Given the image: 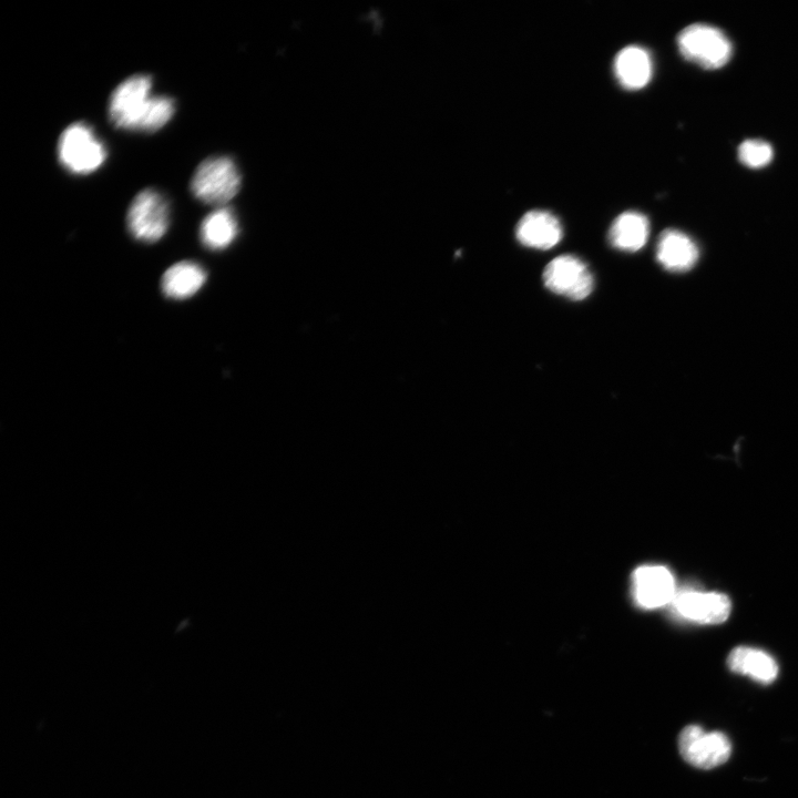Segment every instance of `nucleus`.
<instances>
[{
  "label": "nucleus",
  "instance_id": "obj_1",
  "mask_svg": "<svg viewBox=\"0 0 798 798\" xmlns=\"http://www.w3.org/2000/svg\"><path fill=\"white\" fill-rule=\"evenodd\" d=\"M108 112L117 129L152 133L172 119L175 102L167 95L152 94L150 75L134 74L114 89Z\"/></svg>",
  "mask_w": 798,
  "mask_h": 798
},
{
  "label": "nucleus",
  "instance_id": "obj_15",
  "mask_svg": "<svg viewBox=\"0 0 798 798\" xmlns=\"http://www.w3.org/2000/svg\"><path fill=\"white\" fill-rule=\"evenodd\" d=\"M206 280V272L194 262H180L164 274L161 286L164 295L172 299H186L195 295Z\"/></svg>",
  "mask_w": 798,
  "mask_h": 798
},
{
  "label": "nucleus",
  "instance_id": "obj_10",
  "mask_svg": "<svg viewBox=\"0 0 798 798\" xmlns=\"http://www.w3.org/2000/svg\"><path fill=\"white\" fill-rule=\"evenodd\" d=\"M515 236L523 246L550 249L562 239L563 227L560 219L551 212L532 209L519 219Z\"/></svg>",
  "mask_w": 798,
  "mask_h": 798
},
{
  "label": "nucleus",
  "instance_id": "obj_11",
  "mask_svg": "<svg viewBox=\"0 0 798 798\" xmlns=\"http://www.w3.org/2000/svg\"><path fill=\"white\" fill-rule=\"evenodd\" d=\"M699 256L694 241L677 229L664 231L657 242V262L667 270L681 273L690 269Z\"/></svg>",
  "mask_w": 798,
  "mask_h": 798
},
{
  "label": "nucleus",
  "instance_id": "obj_8",
  "mask_svg": "<svg viewBox=\"0 0 798 798\" xmlns=\"http://www.w3.org/2000/svg\"><path fill=\"white\" fill-rule=\"evenodd\" d=\"M672 602L679 615L700 624L723 623L732 610L729 597L719 592L683 590L675 594Z\"/></svg>",
  "mask_w": 798,
  "mask_h": 798
},
{
  "label": "nucleus",
  "instance_id": "obj_16",
  "mask_svg": "<svg viewBox=\"0 0 798 798\" xmlns=\"http://www.w3.org/2000/svg\"><path fill=\"white\" fill-rule=\"evenodd\" d=\"M237 234L238 224L233 211L222 206L209 213L200 228L201 241L209 249L226 248Z\"/></svg>",
  "mask_w": 798,
  "mask_h": 798
},
{
  "label": "nucleus",
  "instance_id": "obj_7",
  "mask_svg": "<svg viewBox=\"0 0 798 798\" xmlns=\"http://www.w3.org/2000/svg\"><path fill=\"white\" fill-rule=\"evenodd\" d=\"M544 286L554 294L572 300H583L593 290L594 278L587 265L577 256L560 255L544 268Z\"/></svg>",
  "mask_w": 798,
  "mask_h": 798
},
{
  "label": "nucleus",
  "instance_id": "obj_9",
  "mask_svg": "<svg viewBox=\"0 0 798 798\" xmlns=\"http://www.w3.org/2000/svg\"><path fill=\"white\" fill-rule=\"evenodd\" d=\"M633 594L645 608H656L672 602L676 592L673 574L662 565H644L632 576Z\"/></svg>",
  "mask_w": 798,
  "mask_h": 798
},
{
  "label": "nucleus",
  "instance_id": "obj_12",
  "mask_svg": "<svg viewBox=\"0 0 798 798\" xmlns=\"http://www.w3.org/2000/svg\"><path fill=\"white\" fill-rule=\"evenodd\" d=\"M613 70L616 80L624 89L638 90L651 81L653 61L646 49L628 45L616 54Z\"/></svg>",
  "mask_w": 798,
  "mask_h": 798
},
{
  "label": "nucleus",
  "instance_id": "obj_6",
  "mask_svg": "<svg viewBox=\"0 0 798 798\" xmlns=\"http://www.w3.org/2000/svg\"><path fill=\"white\" fill-rule=\"evenodd\" d=\"M678 749L689 765L712 769L729 758L732 744L722 732H705L700 726L688 725L678 736Z\"/></svg>",
  "mask_w": 798,
  "mask_h": 798
},
{
  "label": "nucleus",
  "instance_id": "obj_14",
  "mask_svg": "<svg viewBox=\"0 0 798 798\" xmlns=\"http://www.w3.org/2000/svg\"><path fill=\"white\" fill-rule=\"evenodd\" d=\"M648 235V218L640 212L627 211L613 221L608 242L616 249L633 253L646 244Z\"/></svg>",
  "mask_w": 798,
  "mask_h": 798
},
{
  "label": "nucleus",
  "instance_id": "obj_17",
  "mask_svg": "<svg viewBox=\"0 0 798 798\" xmlns=\"http://www.w3.org/2000/svg\"><path fill=\"white\" fill-rule=\"evenodd\" d=\"M773 147L761 140H746L738 147L739 161L751 168L764 167L773 160Z\"/></svg>",
  "mask_w": 798,
  "mask_h": 798
},
{
  "label": "nucleus",
  "instance_id": "obj_5",
  "mask_svg": "<svg viewBox=\"0 0 798 798\" xmlns=\"http://www.w3.org/2000/svg\"><path fill=\"white\" fill-rule=\"evenodd\" d=\"M168 224V203L160 192L145 188L135 195L126 214L127 229L135 239L154 243L164 236Z\"/></svg>",
  "mask_w": 798,
  "mask_h": 798
},
{
  "label": "nucleus",
  "instance_id": "obj_4",
  "mask_svg": "<svg viewBox=\"0 0 798 798\" xmlns=\"http://www.w3.org/2000/svg\"><path fill=\"white\" fill-rule=\"evenodd\" d=\"M681 54L704 69H718L725 65L732 55V43L717 28L695 23L684 28L677 35Z\"/></svg>",
  "mask_w": 798,
  "mask_h": 798
},
{
  "label": "nucleus",
  "instance_id": "obj_13",
  "mask_svg": "<svg viewBox=\"0 0 798 798\" xmlns=\"http://www.w3.org/2000/svg\"><path fill=\"white\" fill-rule=\"evenodd\" d=\"M728 668L749 676L761 684L773 683L778 675V664L768 653L748 646H737L727 657Z\"/></svg>",
  "mask_w": 798,
  "mask_h": 798
},
{
  "label": "nucleus",
  "instance_id": "obj_3",
  "mask_svg": "<svg viewBox=\"0 0 798 798\" xmlns=\"http://www.w3.org/2000/svg\"><path fill=\"white\" fill-rule=\"evenodd\" d=\"M241 174L234 161L227 156L204 160L191 180L193 195L203 203L223 205L238 192Z\"/></svg>",
  "mask_w": 798,
  "mask_h": 798
},
{
  "label": "nucleus",
  "instance_id": "obj_2",
  "mask_svg": "<svg viewBox=\"0 0 798 798\" xmlns=\"http://www.w3.org/2000/svg\"><path fill=\"white\" fill-rule=\"evenodd\" d=\"M58 157L72 174L96 171L106 158V149L92 127L83 122L70 124L60 135Z\"/></svg>",
  "mask_w": 798,
  "mask_h": 798
}]
</instances>
